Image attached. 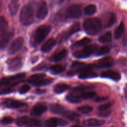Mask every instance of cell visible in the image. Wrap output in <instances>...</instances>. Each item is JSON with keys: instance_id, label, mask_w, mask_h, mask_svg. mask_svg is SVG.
I'll list each match as a JSON object with an SVG mask.
<instances>
[{"instance_id": "obj_44", "label": "cell", "mask_w": 127, "mask_h": 127, "mask_svg": "<svg viewBox=\"0 0 127 127\" xmlns=\"http://www.w3.org/2000/svg\"><path fill=\"white\" fill-rule=\"evenodd\" d=\"M110 111H106V112H99L98 115L101 117H106L108 116L110 114Z\"/></svg>"}, {"instance_id": "obj_18", "label": "cell", "mask_w": 127, "mask_h": 127, "mask_svg": "<svg viewBox=\"0 0 127 127\" xmlns=\"http://www.w3.org/2000/svg\"><path fill=\"white\" fill-rule=\"evenodd\" d=\"M85 65L84 63H82V62H74L73 63V64H72V66H71L70 69L69 70V71L67 73V74L68 76H72L75 74L76 73H80L81 70L82 69V68L84 67V66Z\"/></svg>"}, {"instance_id": "obj_40", "label": "cell", "mask_w": 127, "mask_h": 127, "mask_svg": "<svg viewBox=\"0 0 127 127\" xmlns=\"http://www.w3.org/2000/svg\"><path fill=\"white\" fill-rule=\"evenodd\" d=\"M12 92H13V89L11 87L4 86L2 88H0V95L9 94Z\"/></svg>"}, {"instance_id": "obj_25", "label": "cell", "mask_w": 127, "mask_h": 127, "mask_svg": "<svg viewBox=\"0 0 127 127\" xmlns=\"http://www.w3.org/2000/svg\"><path fill=\"white\" fill-rule=\"evenodd\" d=\"M61 115L71 120H75L79 117L78 114H77L75 112H73L70 111V110H64Z\"/></svg>"}, {"instance_id": "obj_39", "label": "cell", "mask_w": 127, "mask_h": 127, "mask_svg": "<svg viewBox=\"0 0 127 127\" xmlns=\"http://www.w3.org/2000/svg\"><path fill=\"white\" fill-rule=\"evenodd\" d=\"M87 89V88L85 86H78L76 87V88H73L72 91L71 92V93L72 94H76V95H78V94H82L83 93H84L85 91Z\"/></svg>"}, {"instance_id": "obj_20", "label": "cell", "mask_w": 127, "mask_h": 127, "mask_svg": "<svg viewBox=\"0 0 127 127\" xmlns=\"http://www.w3.org/2000/svg\"><path fill=\"white\" fill-rule=\"evenodd\" d=\"M56 43V39H54V38H50L42 45V47H41V50L44 53H47L52 50V48L54 47Z\"/></svg>"}, {"instance_id": "obj_29", "label": "cell", "mask_w": 127, "mask_h": 127, "mask_svg": "<svg viewBox=\"0 0 127 127\" xmlns=\"http://www.w3.org/2000/svg\"><path fill=\"white\" fill-rule=\"evenodd\" d=\"M97 11V7L94 4H89L86 6L83 9L84 14L87 16H92Z\"/></svg>"}, {"instance_id": "obj_10", "label": "cell", "mask_w": 127, "mask_h": 127, "mask_svg": "<svg viewBox=\"0 0 127 127\" xmlns=\"http://www.w3.org/2000/svg\"><path fill=\"white\" fill-rule=\"evenodd\" d=\"M82 16V10L77 4H73L68 7L67 10V16L72 19L79 18Z\"/></svg>"}, {"instance_id": "obj_43", "label": "cell", "mask_w": 127, "mask_h": 127, "mask_svg": "<svg viewBox=\"0 0 127 127\" xmlns=\"http://www.w3.org/2000/svg\"><path fill=\"white\" fill-rule=\"evenodd\" d=\"M30 90V86L27 84H25L23 85L22 86H21V88L19 89V93L21 94H25V93H27Z\"/></svg>"}, {"instance_id": "obj_8", "label": "cell", "mask_w": 127, "mask_h": 127, "mask_svg": "<svg viewBox=\"0 0 127 127\" xmlns=\"http://www.w3.org/2000/svg\"><path fill=\"white\" fill-rule=\"evenodd\" d=\"M16 124L18 126H29V127H41V122L36 119H32L27 116H23L18 118L16 120Z\"/></svg>"}, {"instance_id": "obj_36", "label": "cell", "mask_w": 127, "mask_h": 127, "mask_svg": "<svg viewBox=\"0 0 127 127\" xmlns=\"http://www.w3.org/2000/svg\"><path fill=\"white\" fill-rule=\"evenodd\" d=\"M92 110H93L92 107L89 106V105H83L78 108V111L83 114H89L92 111Z\"/></svg>"}, {"instance_id": "obj_28", "label": "cell", "mask_w": 127, "mask_h": 127, "mask_svg": "<svg viewBox=\"0 0 127 127\" xmlns=\"http://www.w3.org/2000/svg\"><path fill=\"white\" fill-rule=\"evenodd\" d=\"M124 24H123V22H122V23L119 25V26L116 29L115 31L114 36L115 38L116 39H119V38H120L121 37L123 36V33H124Z\"/></svg>"}, {"instance_id": "obj_19", "label": "cell", "mask_w": 127, "mask_h": 127, "mask_svg": "<svg viewBox=\"0 0 127 127\" xmlns=\"http://www.w3.org/2000/svg\"><path fill=\"white\" fill-rule=\"evenodd\" d=\"M14 32H7L4 35L0 37V48L3 49L7 46L11 38L13 37Z\"/></svg>"}, {"instance_id": "obj_7", "label": "cell", "mask_w": 127, "mask_h": 127, "mask_svg": "<svg viewBox=\"0 0 127 127\" xmlns=\"http://www.w3.org/2000/svg\"><path fill=\"white\" fill-rule=\"evenodd\" d=\"M95 67L93 64H88L85 65L82 68V70L80 71L78 78L81 79H89V78H93L98 76L97 73L93 71V68Z\"/></svg>"}, {"instance_id": "obj_1", "label": "cell", "mask_w": 127, "mask_h": 127, "mask_svg": "<svg viewBox=\"0 0 127 127\" xmlns=\"http://www.w3.org/2000/svg\"><path fill=\"white\" fill-rule=\"evenodd\" d=\"M102 22L97 18H88L84 21L83 29L87 34L96 35L102 29Z\"/></svg>"}, {"instance_id": "obj_12", "label": "cell", "mask_w": 127, "mask_h": 127, "mask_svg": "<svg viewBox=\"0 0 127 127\" xmlns=\"http://www.w3.org/2000/svg\"><path fill=\"white\" fill-rule=\"evenodd\" d=\"M2 104L6 107L9 109H19L26 105V103H24L19 100H14L12 99H7L4 100Z\"/></svg>"}, {"instance_id": "obj_17", "label": "cell", "mask_w": 127, "mask_h": 127, "mask_svg": "<svg viewBox=\"0 0 127 127\" xmlns=\"http://www.w3.org/2000/svg\"><path fill=\"white\" fill-rule=\"evenodd\" d=\"M105 122L103 120L96 119H89L83 121V125L88 127H98L104 125Z\"/></svg>"}, {"instance_id": "obj_11", "label": "cell", "mask_w": 127, "mask_h": 127, "mask_svg": "<svg viewBox=\"0 0 127 127\" xmlns=\"http://www.w3.org/2000/svg\"><path fill=\"white\" fill-rule=\"evenodd\" d=\"M7 63L9 69L12 71L18 70L22 66V59L19 57L9 60L7 62Z\"/></svg>"}, {"instance_id": "obj_38", "label": "cell", "mask_w": 127, "mask_h": 127, "mask_svg": "<svg viewBox=\"0 0 127 127\" xmlns=\"http://www.w3.org/2000/svg\"><path fill=\"white\" fill-rule=\"evenodd\" d=\"M96 93L95 92L93 91H88V92H84L82 94H81V95H80L81 99H90V98L93 97L94 96H95Z\"/></svg>"}, {"instance_id": "obj_26", "label": "cell", "mask_w": 127, "mask_h": 127, "mask_svg": "<svg viewBox=\"0 0 127 127\" xmlns=\"http://www.w3.org/2000/svg\"><path fill=\"white\" fill-rule=\"evenodd\" d=\"M60 119L52 117L47 120L45 122V125L46 127H57L59 125Z\"/></svg>"}, {"instance_id": "obj_45", "label": "cell", "mask_w": 127, "mask_h": 127, "mask_svg": "<svg viewBox=\"0 0 127 127\" xmlns=\"http://www.w3.org/2000/svg\"><path fill=\"white\" fill-rule=\"evenodd\" d=\"M107 99V97H98L95 99V101L97 102H102L104 101Z\"/></svg>"}, {"instance_id": "obj_27", "label": "cell", "mask_w": 127, "mask_h": 127, "mask_svg": "<svg viewBox=\"0 0 127 127\" xmlns=\"http://www.w3.org/2000/svg\"><path fill=\"white\" fill-rule=\"evenodd\" d=\"M19 6V5L18 2H17V0H11V2L9 5V9L11 14H16L17 10H18Z\"/></svg>"}, {"instance_id": "obj_14", "label": "cell", "mask_w": 127, "mask_h": 127, "mask_svg": "<svg viewBox=\"0 0 127 127\" xmlns=\"http://www.w3.org/2000/svg\"><path fill=\"white\" fill-rule=\"evenodd\" d=\"M48 14V7L44 1H42L39 6L37 10V17L39 19H44Z\"/></svg>"}, {"instance_id": "obj_16", "label": "cell", "mask_w": 127, "mask_h": 127, "mask_svg": "<svg viewBox=\"0 0 127 127\" xmlns=\"http://www.w3.org/2000/svg\"><path fill=\"white\" fill-rule=\"evenodd\" d=\"M100 76L102 78H110L114 81H118L121 78V75L118 72L112 70L103 71L101 73Z\"/></svg>"}, {"instance_id": "obj_34", "label": "cell", "mask_w": 127, "mask_h": 127, "mask_svg": "<svg viewBox=\"0 0 127 127\" xmlns=\"http://www.w3.org/2000/svg\"><path fill=\"white\" fill-rule=\"evenodd\" d=\"M110 50V48L108 46H103L97 49L96 52V55L97 56H102L107 54Z\"/></svg>"}, {"instance_id": "obj_9", "label": "cell", "mask_w": 127, "mask_h": 127, "mask_svg": "<svg viewBox=\"0 0 127 127\" xmlns=\"http://www.w3.org/2000/svg\"><path fill=\"white\" fill-rule=\"evenodd\" d=\"M24 40L22 37H19L16 38L12 42L9 48L8 52L10 55H14L17 53L19 50H20L23 45Z\"/></svg>"}, {"instance_id": "obj_13", "label": "cell", "mask_w": 127, "mask_h": 127, "mask_svg": "<svg viewBox=\"0 0 127 127\" xmlns=\"http://www.w3.org/2000/svg\"><path fill=\"white\" fill-rule=\"evenodd\" d=\"M113 64V59L111 57H107L100 60L95 67L98 68H108Z\"/></svg>"}, {"instance_id": "obj_6", "label": "cell", "mask_w": 127, "mask_h": 127, "mask_svg": "<svg viewBox=\"0 0 127 127\" xmlns=\"http://www.w3.org/2000/svg\"><path fill=\"white\" fill-rule=\"evenodd\" d=\"M26 76L25 73H19L16 75L3 78L0 80V86H1L11 87L17 84L21 79Z\"/></svg>"}, {"instance_id": "obj_5", "label": "cell", "mask_w": 127, "mask_h": 127, "mask_svg": "<svg viewBox=\"0 0 127 127\" xmlns=\"http://www.w3.org/2000/svg\"><path fill=\"white\" fill-rule=\"evenodd\" d=\"M98 46L96 45H90L85 46L81 50L75 51L73 53V56L77 58H85L90 57L93 53H96Z\"/></svg>"}, {"instance_id": "obj_48", "label": "cell", "mask_w": 127, "mask_h": 127, "mask_svg": "<svg viewBox=\"0 0 127 127\" xmlns=\"http://www.w3.org/2000/svg\"></svg>"}, {"instance_id": "obj_32", "label": "cell", "mask_w": 127, "mask_h": 127, "mask_svg": "<svg viewBox=\"0 0 127 127\" xmlns=\"http://www.w3.org/2000/svg\"><path fill=\"white\" fill-rule=\"evenodd\" d=\"M80 31V24L79 22H75V23L73 24L71 26V27L68 29V31L67 33H66V35L67 37H69L71 35L73 34L75 32H78Z\"/></svg>"}, {"instance_id": "obj_24", "label": "cell", "mask_w": 127, "mask_h": 127, "mask_svg": "<svg viewBox=\"0 0 127 127\" xmlns=\"http://www.w3.org/2000/svg\"><path fill=\"white\" fill-rule=\"evenodd\" d=\"M112 33L110 32H107L105 33H103V35L100 36L98 38V40L100 43H109L112 41Z\"/></svg>"}, {"instance_id": "obj_3", "label": "cell", "mask_w": 127, "mask_h": 127, "mask_svg": "<svg viewBox=\"0 0 127 127\" xmlns=\"http://www.w3.org/2000/svg\"><path fill=\"white\" fill-rule=\"evenodd\" d=\"M20 21L24 26H29L34 21V10L30 4L24 6L20 12Z\"/></svg>"}, {"instance_id": "obj_23", "label": "cell", "mask_w": 127, "mask_h": 127, "mask_svg": "<svg viewBox=\"0 0 127 127\" xmlns=\"http://www.w3.org/2000/svg\"><path fill=\"white\" fill-rule=\"evenodd\" d=\"M69 86L64 83H58L54 88V91L57 94H61L64 93L68 89Z\"/></svg>"}, {"instance_id": "obj_15", "label": "cell", "mask_w": 127, "mask_h": 127, "mask_svg": "<svg viewBox=\"0 0 127 127\" xmlns=\"http://www.w3.org/2000/svg\"><path fill=\"white\" fill-rule=\"evenodd\" d=\"M47 110V107L44 104L38 103L36 104L31 111V115L32 116H39Z\"/></svg>"}, {"instance_id": "obj_2", "label": "cell", "mask_w": 127, "mask_h": 127, "mask_svg": "<svg viewBox=\"0 0 127 127\" xmlns=\"http://www.w3.org/2000/svg\"><path fill=\"white\" fill-rule=\"evenodd\" d=\"M51 30V27L47 25H42L39 26L34 32L31 38V43L32 46L36 47L42 43L50 33Z\"/></svg>"}, {"instance_id": "obj_31", "label": "cell", "mask_w": 127, "mask_h": 127, "mask_svg": "<svg viewBox=\"0 0 127 127\" xmlns=\"http://www.w3.org/2000/svg\"><path fill=\"white\" fill-rule=\"evenodd\" d=\"M65 70V68L61 64H56L50 68V71L53 74H58L62 73Z\"/></svg>"}, {"instance_id": "obj_41", "label": "cell", "mask_w": 127, "mask_h": 127, "mask_svg": "<svg viewBox=\"0 0 127 127\" xmlns=\"http://www.w3.org/2000/svg\"><path fill=\"white\" fill-rule=\"evenodd\" d=\"M14 120L11 117L9 116H6L4 117L1 120V124H3V125H7V124H10L12 122H13Z\"/></svg>"}, {"instance_id": "obj_30", "label": "cell", "mask_w": 127, "mask_h": 127, "mask_svg": "<svg viewBox=\"0 0 127 127\" xmlns=\"http://www.w3.org/2000/svg\"><path fill=\"white\" fill-rule=\"evenodd\" d=\"M50 109H51V110L52 112L57 114H62V113L65 110L64 107L59 105V104H54L51 105V106H50Z\"/></svg>"}, {"instance_id": "obj_37", "label": "cell", "mask_w": 127, "mask_h": 127, "mask_svg": "<svg viewBox=\"0 0 127 127\" xmlns=\"http://www.w3.org/2000/svg\"><path fill=\"white\" fill-rule=\"evenodd\" d=\"M92 42V40L89 38H87V37H85V38H82V40H80L78 42H76L74 44L75 47H82V46H84L86 45L88 43H90Z\"/></svg>"}, {"instance_id": "obj_46", "label": "cell", "mask_w": 127, "mask_h": 127, "mask_svg": "<svg viewBox=\"0 0 127 127\" xmlns=\"http://www.w3.org/2000/svg\"><path fill=\"white\" fill-rule=\"evenodd\" d=\"M71 127H83L82 126H80V125H73V126H72Z\"/></svg>"}, {"instance_id": "obj_35", "label": "cell", "mask_w": 127, "mask_h": 127, "mask_svg": "<svg viewBox=\"0 0 127 127\" xmlns=\"http://www.w3.org/2000/svg\"><path fill=\"white\" fill-rule=\"evenodd\" d=\"M116 22V16L113 13H110L108 16V21H107L106 27H110L113 26V25Z\"/></svg>"}, {"instance_id": "obj_4", "label": "cell", "mask_w": 127, "mask_h": 127, "mask_svg": "<svg viewBox=\"0 0 127 127\" xmlns=\"http://www.w3.org/2000/svg\"><path fill=\"white\" fill-rule=\"evenodd\" d=\"M28 81L34 86L40 87L49 85L52 82V79L51 78H46V74L41 73L31 76Z\"/></svg>"}, {"instance_id": "obj_42", "label": "cell", "mask_w": 127, "mask_h": 127, "mask_svg": "<svg viewBox=\"0 0 127 127\" xmlns=\"http://www.w3.org/2000/svg\"><path fill=\"white\" fill-rule=\"evenodd\" d=\"M111 106H112V104L111 103L103 104V105H101L98 107V110H99L100 112L108 111V110L111 107Z\"/></svg>"}, {"instance_id": "obj_22", "label": "cell", "mask_w": 127, "mask_h": 127, "mask_svg": "<svg viewBox=\"0 0 127 127\" xmlns=\"http://www.w3.org/2000/svg\"><path fill=\"white\" fill-rule=\"evenodd\" d=\"M67 51L66 50H62L56 53V54L53 55L50 59H51V60L54 61V62H59V61L64 58L67 56Z\"/></svg>"}, {"instance_id": "obj_21", "label": "cell", "mask_w": 127, "mask_h": 127, "mask_svg": "<svg viewBox=\"0 0 127 127\" xmlns=\"http://www.w3.org/2000/svg\"><path fill=\"white\" fill-rule=\"evenodd\" d=\"M8 24L6 19L2 16L0 17V37L7 32Z\"/></svg>"}, {"instance_id": "obj_33", "label": "cell", "mask_w": 127, "mask_h": 127, "mask_svg": "<svg viewBox=\"0 0 127 127\" xmlns=\"http://www.w3.org/2000/svg\"><path fill=\"white\" fill-rule=\"evenodd\" d=\"M66 99L68 102L71 103H78L81 101V98L80 95H76V94L70 93V94L66 96Z\"/></svg>"}, {"instance_id": "obj_47", "label": "cell", "mask_w": 127, "mask_h": 127, "mask_svg": "<svg viewBox=\"0 0 127 127\" xmlns=\"http://www.w3.org/2000/svg\"><path fill=\"white\" fill-rule=\"evenodd\" d=\"M1 7H2V3H1V1H0V11L1 9Z\"/></svg>"}]
</instances>
